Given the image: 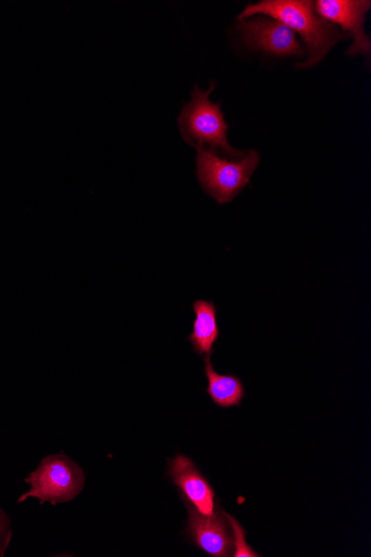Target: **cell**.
Masks as SVG:
<instances>
[{
    "label": "cell",
    "mask_w": 371,
    "mask_h": 557,
    "mask_svg": "<svg viewBox=\"0 0 371 557\" xmlns=\"http://www.w3.org/2000/svg\"><path fill=\"white\" fill-rule=\"evenodd\" d=\"M258 14L268 15L300 34L306 42L308 58L298 69H310L320 64L336 44L349 38L335 25L318 16L313 11V3L307 0H264L248 5L238 20L244 21Z\"/></svg>",
    "instance_id": "1"
},
{
    "label": "cell",
    "mask_w": 371,
    "mask_h": 557,
    "mask_svg": "<svg viewBox=\"0 0 371 557\" xmlns=\"http://www.w3.org/2000/svg\"><path fill=\"white\" fill-rule=\"evenodd\" d=\"M215 89V84L203 91L195 87L193 99L180 116V127L184 139L195 148L208 146L211 151H221L232 160L245 156V151L234 149L227 140L228 125L221 111V104L210 101L209 95Z\"/></svg>",
    "instance_id": "2"
},
{
    "label": "cell",
    "mask_w": 371,
    "mask_h": 557,
    "mask_svg": "<svg viewBox=\"0 0 371 557\" xmlns=\"http://www.w3.org/2000/svg\"><path fill=\"white\" fill-rule=\"evenodd\" d=\"M259 160L253 149L238 160H227L214 151L197 148V177L205 193L219 205H227L250 183Z\"/></svg>",
    "instance_id": "3"
},
{
    "label": "cell",
    "mask_w": 371,
    "mask_h": 557,
    "mask_svg": "<svg viewBox=\"0 0 371 557\" xmlns=\"http://www.w3.org/2000/svg\"><path fill=\"white\" fill-rule=\"evenodd\" d=\"M25 481L32 488L18 498V503L35 497L40 504L57 505L71 502L81 494L85 474L77 463L60 453L45 458Z\"/></svg>",
    "instance_id": "4"
},
{
    "label": "cell",
    "mask_w": 371,
    "mask_h": 557,
    "mask_svg": "<svg viewBox=\"0 0 371 557\" xmlns=\"http://www.w3.org/2000/svg\"><path fill=\"white\" fill-rule=\"evenodd\" d=\"M185 505L188 511L186 539L208 556H233L235 552L233 530L222 505L213 516H203L190 504L185 503Z\"/></svg>",
    "instance_id": "5"
},
{
    "label": "cell",
    "mask_w": 371,
    "mask_h": 557,
    "mask_svg": "<svg viewBox=\"0 0 371 557\" xmlns=\"http://www.w3.org/2000/svg\"><path fill=\"white\" fill-rule=\"evenodd\" d=\"M243 40L252 49L272 57L304 58L306 50L296 34L283 23L269 18L239 21Z\"/></svg>",
    "instance_id": "6"
},
{
    "label": "cell",
    "mask_w": 371,
    "mask_h": 557,
    "mask_svg": "<svg viewBox=\"0 0 371 557\" xmlns=\"http://www.w3.org/2000/svg\"><path fill=\"white\" fill-rule=\"evenodd\" d=\"M371 3L369 0H320L316 3V13L333 25H339L343 33L347 32L354 39L348 57L362 54L369 59L371 41L363 25Z\"/></svg>",
    "instance_id": "7"
},
{
    "label": "cell",
    "mask_w": 371,
    "mask_h": 557,
    "mask_svg": "<svg viewBox=\"0 0 371 557\" xmlns=\"http://www.w3.org/2000/svg\"><path fill=\"white\" fill-rule=\"evenodd\" d=\"M168 465L166 475L176 486L184 503L190 504L203 516H213L219 510L221 502L217 500L215 490L194 461L180 453L174 459H169Z\"/></svg>",
    "instance_id": "8"
},
{
    "label": "cell",
    "mask_w": 371,
    "mask_h": 557,
    "mask_svg": "<svg viewBox=\"0 0 371 557\" xmlns=\"http://www.w3.org/2000/svg\"><path fill=\"white\" fill-rule=\"evenodd\" d=\"M196 315L193 333L188 342L197 356L207 358L213 356L215 344L221 336L218 323V308L213 300L199 299L193 304Z\"/></svg>",
    "instance_id": "9"
},
{
    "label": "cell",
    "mask_w": 371,
    "mask_h": 557,
    "mask_svg": "<svg viewBox=\"0 0 371 557\" xmlns=\"http://www.w3.org/2000/svg\"><path fill=\"white\" fill-rule=\"evenodd\" d=\"M203 362L208 380L206 392L211 400L222 409L239 408L246 396L245 385L240 379L234 374H219L209 357L203 358Z\"/></svg>",
    "instance_id": "10"
},
{
    "label": "cell",
    "mask_w": 371,
    "mask_h": 557,
    "mask_svg": "<svg viewBox=\"0 0 371 557\" xmlns=\"http://www.w3.org/2000/svg\"><path fill=\"white\" fill-rule=\"evenodd\" d=\"M226 517L230 521V524L233 530L234 542H235V552L233 557H259L258 553H256L247 543H246V531L238 523V521L226 513Z\"/></svg>",
    "instance_id": "11"
},
{
    "label": "cell",
    "mask_w": 371,
    "mask_h": 557,
    "mask_svg": "<svg viewBox=\"0 0 371 557\" xmlns=\"http://www.w3.org/2000/svg\"><path fill=\"white\" fill-rule=\"evenodd\" d=\"M12 540L11 521L7 513L0 509V557H3Z\"/></svg>",
    "instance_id": "12"
}]
</instances>
